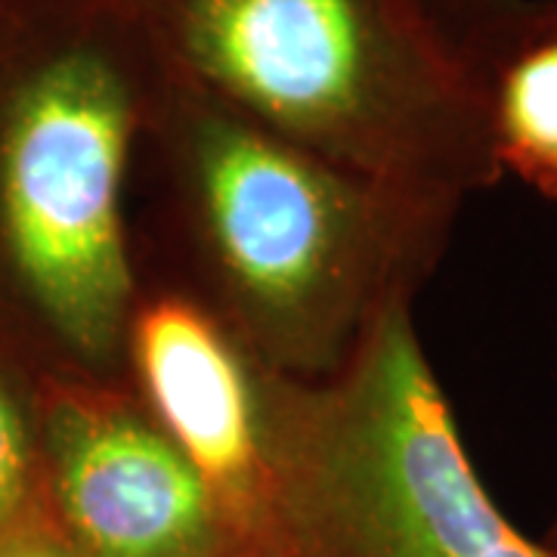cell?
Listing matches in <instances>:
<instances>
[{
    "label": "cell",
    "instance_id": "4",
    "mask_svg": "<svg viewBox=\"0 0 557 557\" xmlns=\"http://www.w3.org/2000/svg\"><path fill=\"white\" fill-rule=\"evenodd\" d=\"M276 471L273 557H555L498 511L394 304L332 379L263 369Z\"/></svg>",
    "mask_w": 557,
    "mask_h": 557
},
{
    "label": "cell",
    "instance_id": "5",
    "mask_svg": "<svg viewBox=\"0 0 557 557\" xmlns=\"http://www.w3.org/2000/svg\"><path fill=\"white\" fill-rule=\"evenodd\" d=\"M47 523L72 557H248L124 381H38Z\"/></svg>",
    "mask_w": 557,
    "mask_h": 557
},
{
    "label": "cell",
    "instance_id": "7",
    "mask_svg": "<svg viewBox=\"0 0 557 557\" xmlns=\"http://www.w3.org/2000/svg\"><path fill=\"white\" fill-rule=\"evenodd\" d=\"M490 102L502 171L557 201V32L520 35L505 50Z\"/></svg>",
    "mask_w": 557,
    "mask_h": 557
},
{
    "label": "cell",
    "instance_id": "3",
    "mask_svg": "<svg viewBox=\"0 0 557 557\" xmlns=\"http://www.w3.org/2000/svg\"><path fill=\"white\" fill-rule=\"evenodd\" d=\"M159 62L300 149L461 214L496 186L493 69L437 0H121Z\"/></svg>",
    "mask_w": 557,
    "mask_h": 557
},
{
    "label": "cell",
    "instance_id": "9",
    "mask_svg": "<svg viewBox=\"0 0 557 557\" xmlns=\"http://www.w3.org/2000/svg\"><path fill=\"white\" fill-rule=\"evenodd\" d=\"M443 13L474 40L490 65L508 50L530 0H437Z\"/></svg>",
    "mask_w": 557,
    "mask_h": 557
},
{
    "label": "cell",
    "instance_id": "1",
    "mask_svg": "<svg viewBox=\"0 0 557 557\" xmlns=\"http://www.w3.org/2000/svg\"><path fill=\"white\" fill-rule=\"evenodd\" d=\"M159 62V57H156ZM134 171L143 273L193 292L292 381L332 379L437 273L458 214L300 149L159 62Z\"/></svg>",
    "mask_w": 557,
    "mask_h": 557
},
{
    "label": "cell",
    "instance_id": "2",
    "mask_svg": "<svg viewBox=\"0 0 557 557\" xmlns=\"http://www.w3.org/2000/svg\"><path fill=\"white\" fill-rule=\"evenodd\" d=\"M156 72L121 0H0V347L38 381H124Z\"/></svg>",
    "mask_w": 557,
    "mask_h": 557
},
{
    "label": "cell",
    "instance_id": "11",
    "mask_svg": "<svg viewBox=\"0 0 557 557\" xmlns=\"http://www.w3.org/2000/svg\"><path fill=\"white\" fill-rule=\"evenodd\" d=\"M545 545L552 548V555L557 557V520L552 523V530H548V539H545Z\"/></svg>",
    "mask_w": 557,
    "mask_h": 557
},
{
    "label": "cell",
    "instance_id": "6",
    "mask_svg": "<svg viewBox=\"0 0 557 557\" xmlns=\"http://www.w3.org/2000/svg\"><path fill=\"white\" fill-rule=\"evenodd\" d=\"M124 384L218 496L248 557L276 552V471L263 369L193 292L139 270Z\"/></svg>",
    "mask_w": 557,
    "mask_h": 557
},
{
    "label": "cell",
    "instance_id": "8",
    "mask_svg": "<svg viewBox=\"0 0 557 557\" xmlns=\"http://www.w3.org/2000/svg\"><path fill=\"white\" fill-rule=\"evenodd\" d=\"M47 523L38 379L0 347V545Z\"/></svg>",
    "mask_w": 557,
    "mask_h": 557
},
{
    "label": "cell",
    "instance_id": "10",
    "mask_svg": "<svg viewBox=\"0 0 557 557\" xmlns=\"http://www.w3.org/2000/svg\"><path fill=\"white\" fill-rule=\"evenodd\" d=\"M533 32H557V0L527 3V13L518 25V38L533 35Z\"/></svg>",
    "mask_w": 557,
    "mask_h": 557
}]
</instances>
